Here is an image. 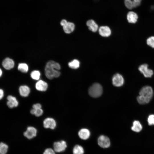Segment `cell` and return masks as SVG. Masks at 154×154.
<instances>
[{
	"mask_svg": "<svg viewBox=\"0 0 154 154\" xmlns=\"http://www.w3.org/2000/svg\"><path fill=\"white\" fill-rule=\"evenodd\" d=\"M61 68L60 64L53 61H50L46 64L45 68V74L46 77L49 79L60 76V73L58 70Z\"/></svg>",
	"mask_w": 154,
	"mask_h": 154,
	"instance_id": "cell-1",
	"label": "cell"
},
{
	"mask_svg": "<svg viewBox=\"0 0 154 154\" xmlns=\"http://www.w3.org/2000/svg\"><path fill=\"white\" fill-rule=\"evenodd\" d=\"M153 93V90L151 86H143L140 90L139 96L137 97L138 102L141 104L148 103L152 98Z\"/></svg>",
	"mask_w": 154,
	"mask_h": 154,
	"instance_id": "cell-2",
	"label": "cell"
},
{
	"mask_svg": "<svg viewBox=\"0 0 154 154\" xmlns=\"http://www.w3.org/2000/svg\"><path fill=\"white\" fill-rule=\"evenodd\" d=\"M103 89L101 85L98 83H95L92 84L89 88L88 93L92 97L98 98L102 94Z\"/></svg>",
	"mask_w": 154,
	"mask_h": 154,
	"instance_id": "cell-3",
	"label": "cell"
},
{
	"mask_svg": "<svg viewBox=\"0 0 154 154\" xmlns=\"http://www.w3.org/2000/svg\"><path fill=\"white\" fill-rule=\"evenodd\" d=\"M148 65L146 64L140 65L138 68L139 71L146 78L151 77L153 74V71L148 68Z\"/></svg>",
	"mask_w": 154,
	"mask_h": 154,
	"instance_id": "cell-4",
	"label": "cell"
},
{
	"mask_svg": "<svg viewBox=\"0 0 154 154\" xmlns=\"http://www.w3.org/2000/svg\"><path fill=\"white\" fill-rule=\"evenodd\" d=\"M98 145L101 147L107 148L110 145V142L109 138L104 135L99 137L98 139Z\"/></svg>",
	"mask_w": 154,
	"mask_h": 154,
	"instance_id": "cell-5",
	"label": "cell"
},
{
	"mask_svg": "<svg viewBox=\"0 0 154 154\" xmlns=\"http://www.w3.org/2000/svg\"><path fill=\"white\" fill-rule=\"evenodd\" d=\"M124 82V78L119 73L114 75L112 78V82L114 86L120 87L122 86Z\"/></svg>",
	"mask_w": 154,
	"mask_h": 154,
	"instance_id": "cell-6",
	"label": "cell"
},
{
	"mask_svg": "<svg viewBox=\"0 0 154 154\" xmlns=\"http://www.w3.org/2000/svg\"><path fill=\"white\" fill-rule=\"evenodd\" d=\"M54 150L57 152L64 151L67 147L66 142L64 140L55 142L53 144Z\"/></svg>",
	"mask_w": 154,
	"mask_h": 154,
	"instance_id": "cell-7",
	"label": "cell"
},
{
	"mask_svg": "<svg viewBox=\"0 0 154 154\" xmlns=\"http://www.w3.org/2000/svg\"><path fill=\"white\" fill-rule=\"evenodd\" d=\"M43 126L46 128L54 129L56 126L55 120L52 118L47 117L45 119L43 122Z\"/></svg>",
	"mask_w": 154,
	"mask_h": 154,
	"instance_id": "cell-8",
	"label": "cell"
},
{
	"mask_svg": "<svg viewBox=\"0 0 154 154\" xmlns=\"http://www.w3.org/2000/svg\"><path fill=\"white\" fill-rule=\"evenodd\" d=\"M36 129L33 127H28L27 130L23 133L24 136L29 139H31L36 136L37 133Z\"/></svg>",
	"mask_w": 154,
	"mask_h": 154,
	"instance_id": "cell-9",
	"label": "cell"
},
{
	"mask_svg": "<svg viewBox=\"0 0 154 154\" xmlns=\"http://www.w3.org/2000/svg\"><path fill=\"white\" fill-rule=\"evenodd\" d=\"M100 35L102 37H107L111 34V31L110 28L107 26H102L98 29Z\"/></svg>",
	"mask_w": 154,
	"mask_h": 154,
	"instance_id": "cell-10",
	"label": "cell"
},
{
	"mask_svg": "<svg viewBox=\"0 0 154 154\" xmlns=\"http://www.w3.org/2000/svg\"><path fill=\"white\" fill-rule=\"evenodd\" d=\"M8 101L7 105L11 108L18 106L19 103L16 98L11 95H9L7 97Z\"/></svg>",
	"mask_w": 154,
	"mask_h": 154,
	"instance_id": "cell-11",
	"label": "cell"
},
{
	"mask_svg": "<svg viewBox=\"0 0 154 154\" xmlns=\"http://www.w3.org/2000/svg\"><path fill=\"white\" fill-rule=\"evenodd\" d=\"M35 88L37 90L40 91H45L47 89L48 84L45 82L39 80L36 83Z\"/></svg>",
	"mask_w": 154,
	"mask_h": 154,
	"instance_id": "cell-12",
	"label": "cell"
},
{
	"mask_svg": "<svg viewBox=\"0 0 154 154\" xmlns=\"http://www.w3.org/2000/svg\"><path fill=\"white\" fill-rule=\"evenodd\" d=\"M2 64L3 66L5 69L9 70L14 67V62L12 59L7 58L3 60Z\"/></svg>",
	"mask_w": 154,
	"mask_h": 154,
	"instance_id": "cell-13",
	"label": "cell"
},
{
	"mask_svg": "<svg viewBox=\"0 0 154 154\" xmlns=\"http://www.w3.org/2000/svg\"><path fill=\"white\" fill-rule=\"evenodd\" d=\"M127 18L129 23H135L137 21L138 16L136 13L131 11L128 13Z\"/></svg>",
	"mask_w": 154,
	"mask_h": 154,
	"instance_id": "cell-14",
	"label": "cell"
},
{
	"mask_svg": "<svg viewBox=\"0 0 154 154\" xmlns=\"http://www.w3.org/2000/svg\"><path fill=\"white\" fill-rule=\"evenodd\" d=\"M90 133L89 130L86 128L82 129L78 132V135L80 138L83 140H86L90 137Z\"/></svg>",
	"mask_w": 154,
	"mask_h": 154,
	"instance_id": "cell-15",
	"label": "cell"
},
{
	"mask_svg": "<svg viewBox=\"0 0 154 154\" xmlns=\"http://www.w3.org/2000/svg\"><path fill=\"white\" fill-rule=\"evenodd\" d=\"M30 91L29 88L26 85L20 86L19 88L20 94L23 97H26L29 94Z\"/></svg>",
	"mask_w": 154,
	"mask_h": 154,
	"instance_id": "cell-16",
	"label": "cell"
},
{
	"mask_svg": "<svg viewBox=\"0 0 154 154\" xmlns=\"http://www.w3.org/2000/svg\"><path fill=\"white\" fill-rule=\"evenodd\" d=\"M86 24L89 29L93 32H96L98 29V25L93 20L90 19L88 20L87 21Z\"/></svg>",
	"mask_w": 154,
	"mask_h": 154,
	"instance_id": "cell-17",
	"label": "cell"
},
{
	"mask_svg": "<svg viewBox=\"0 0 154 154\" xmlns=\"http://www.w3.org/2000/svg\"><path fill=\"white\" fill-rule=\"evenodd\" d=\"M75 29L74 24L72 23L68 22L64 27L63 29L64 32L66 33L69 34L72 33Z\"/></svg>",
	"mask_w": 154,
	"mask_h": 154,
	"instance_id": "cell-18",
	"label": "cell"
},
{
	"mask_svg": "<svg viewBox=\"0 0 154 154\" xmlns=\"http://www.w3.org/2000/svg\"><path fill=\"white\" fill-rule=\"evenodd\" d=\"M133 131L137 132H140L142 129V126L138 121L135 120L133 122V125L131 127Z\"/></svg>",
	"mask_w": 154,
	"mask_h": 154,
	"instance_id": "cell-19",
	"label": "cell"
},
{
	"mask_svg": "<svg viewBox=\"0 0 154 154\" xmlns=\"http://www.w3.org/2000/svg\"><path fill=\"white\" fill-rule=\"evenodd\" d=\"M69 67L73 69H77L80 67V62L77 59H75L68 63Z\"/></svg>",
	"mask_w": 154,
	"mask_h": 154,
	"instance_id": "cell-20",
	"label": "cell"
},
{
	"mask_svg": "<svg viewBox=\"0 0 154 154\" xmlns=\"http://www.w3.org/2000/svg\"><path fill=\"white\" fill-rule=\"evenodd\" d=\"M84 150L83 147L79 145H76L73 150V154H84Z\"/></svg>",
	"mask_w": 154,
	"mask_h": 154,
	"instance_id": "cell-21",
	"label": "cell"
},
{
	"mask_svg": "<svg viewBox=\"0 0 154 154\" xmlns=\"http://www.w3.org/2000/svg\"><path fill=\"white\" fill-rule=\"evenodd\" d=\"M18 69L19 71L22 72L26 73L28 70V67L26 64L21 63L19 64Z\"/></svg>",
	"mask_w": 154,
	"mask_h": 154,
	"instance_id": "cell-22",
	"label": "cell"
},
{
	"mask_svg": "<svg viewBox=\"0 0 154 154\" xmlns=\"http://www.w3.org/2000/svg\"><path fill=\"white\" fill-rule=\"evenodd\" d=\"M8 149V146L6 144L1 142L0 144V154H6Z\"/></svg>",
	"mask_w": 154,
	"mask_h": 154,
	"instance_id": "cell-23",
	"label": "cell"
},
{
	"mask_svg": "<svg viewBox=\"0 0 154 154\" xmlns=\"http://www.w3.org/2000/svg\"><path fill=\"white\" fill-rule=\"evenodd\" d=\"M40 75V73L38 70H34L32 71L31 74V78L36 80H38L39 79Z\"/></svg>",
	"mask_w": 154,
	"mask_h": 154,
	"instance_id": "cell-24",
	"label": "cell"
},
{
	"mask_svg": "<svg viewBox=\"0 0 154 154\" xmlns=\"http://www.w3.org/2000/svg\"><path fill=\"white\" fill-rule=\"evenodd\" d=\"M124 4L125 7L129 9H131L133 7V2L131 0H125Z\"/></svg>",
	"mask_w": 154,
	"mask_h": 154,
	"instance_id": "cell-25",
	"label": "cell"
},
{
	"mask_svg": "<svg viewBox=\"0 0 154 154\" xmlns=\"http://www.w3.org/2000/svg\"><path fill=\"white\" fill-rule=\"evenodd\" d=\"M146 42L148 46L154 48V36H151L148 38Z\"/></svg>",
	"mask_w": 154,
	"mask_h": 154,
	"instance_id": "cell-26",
	"label": "cell"
},
{
	"mask_svg": "<svg viewBox=\"0 0 154 154\" xmlns=\"http://www.w3.org/2000/svg\"><path fill=\"white\" fill-rule=\"evenodd\" d=\"M147 120L149 125H154V114L149 115L147 118Z\"/></svg>",
	"mask_w": 154,
	"mask_h": 154,
	"instance_id": "cell-27",
	"label": "cell"
},
{
	"mask_svg": "<svg viewBox=\"0 0 154 154\" xmlns=\"http://www.w3.org/2000/svg\"><path fill=\"white\" fill-rule=\"evenodd\" d=\"M35 112L34 115L37 117H39L42 115L43 111L41 108L35 109Z\"/></svg>",
	"mask_w": 154,
	"mask_h": 154,
	"instance_id": "cell-28",
	"label": "cell"
},
{
	"mask_svg": "<svg viewBox=\"0 0 154 154\" xmlns=\"http://www.w3.org/2000/svg\"><path fill=\"white\" fill-rule=\"evenodd\" d=\"M54 151L51 148H47L45 150L43 154H55Z\"/></svg>",
	"mask_w": 154,
	"mask_h": 154,
	"instance_id": "cell-29",
	"label": "cell"
},
{
	"mask_svg": "<svg viewBox=\"0 0 154 154\" xmlns=\"http://www.w3.org/2000/svg\"><path fill=\"white\" fill-rule=\"evenodd\" d=\"M33 108L35 110L41 108V105L39 103L36 104L33 106Z\"/></svg>",
	"mask_w": 154,
	"mask_h": 154,
	"instance_id": "cell-30",
	"label": "cell"
},
{
	"mask_svg": "<svg viewBox=\"0 0 154 154\" xmlns=\"http://www.w3.org/2000/svg\"><path fill=\"white\" fill-rule=\"evenodd\" d=\"M133 2L134 8H136L139 6L141 4V2H135L133 1Z\"/></svg>",
	"mask_w": 154,
	"mask_h": 154,
	"instance_id": "cell-31",
	"label": "cell"
},
{
	"mask_svg": "<svg viewBox=\"0 0 154 154\" xmlns=\"http://www.w3.org/2000/svg\"><path fill=\"white\" fill-rule=\"evenodd\" d=\"M67 22L66 20L63 19L61 21L60 24L63 27L67 24Z\"/></svg>",
	"mask_w": 154,
	"mask_h": 154,
	"instance_id": "cell-32",
	"label": "cell"
},
{
	"mask_svg": "<svg viewBox=\"0 0 154 154\" xmlns=\"http://www.w3.org/2000/svg\"><path fill=\"white\" fill-rule=\"evenodd\" d=\"M0 98L1 99L4 96V92L3 90L1 89L0 90Z\"/></svg>",
	"mask_w": 154,
	"mask_h": 154,
	"instance_id": "cell-33",
	"label": "cell"
},
{
	"mask_svg": "<svg viewBox=\"0 0 154 154\" xmlns=\"http://www.w3.org/2000/svg\"><path fill=\"white\" fill-rule=\"evenodd\" d=\"M35 112V110L33 108L31 110L30 113L31 114L34 115Z\"/></svg>",
	"mask_w": 154,
	"mask_h": 154,
	"instance_id": "cell-34",
	"label": "cell"
},
{
	"mask_svg": "<svg viewBox=\"0 0 154 154\" xmlns=\"http://www.w3.org/2000/svg\"><path fill=\"white\" fill-rule=\"evenodd\" d=\"M141 0H133V1H135V2H139L141 3Z\"/></svg>",
	"mask_w": 154,
	"mask_h": 154,
	"instance_id": "cell-35",
	"label": "cell"
},
{
	"mask_svg": "<svg viewBox=\"0 0 154 154\" xmlns=\"http://www.w3.org/2000/svg\"><path fill=\"white\" fill-rule=\"evenodd\" d=\"M2 74V71L1 70V69H0V74L1 76Z\"/></svg>",
	"mask_w": 154,
	"mask_h": 154,
	"instance_id": "cell-36",
	"label": "cell"
}]
</instances>
